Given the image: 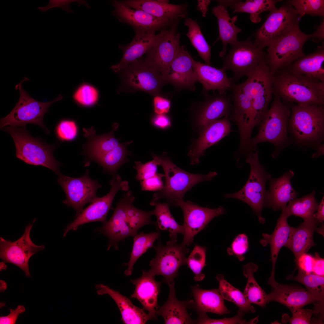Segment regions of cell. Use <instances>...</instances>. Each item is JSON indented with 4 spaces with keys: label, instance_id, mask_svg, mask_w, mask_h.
<instances>
[{
    "label": "cell",
    "instance_id": "cell-55",
    "mask_svg": "<svg viewBox=\"0 0 324 324\" xmlns=\"http://www.w3.org/2000/svg\"><path fill=\"white\" fill-rule=\"evenodd\" d=\"M164 176V174L158 173L152 177L140 182L141 190L157 191L161 190L164 186L162 178Z\"/></svg>",
    "mask_w": 324,
    "mask_h": 324
},
{
    "label": "cell",
    "instance_id": "cell-30",
    "mask_svg": "<svg viewBox=\"0 0 324 324\" xmlns=\"http://www.w3.org/2000/svg\"><path fill=\"white\" fill-rule=\"evenodd\" d=\"M193 67L197 81L206 91L217 90L220 94L226 93L233 84L232 78L228 76L222 68L213 67L194 59Z\"/></svg>",
    "mask_w": 324,
    "mask_h": 324
},
{
    "label": "cell",
    "instance_id": "cell-38",
    "mask_svg": "<svg viewBox=\"0 0 324 324\" xmlns=\"http://www.w3.org/2000/svg\"><path fill=\"white\" fill-rule=\"evenodd\" d=\"M281 0H247L244 2L238 0H219V4L225 7L230 6L233 9V13L244 12L250 14V20L257 23L261 20L260 15L262 12L271 11L276 8V3Z\"/></svg>",
    "mask_w": 324,
    "mask_h": 324
},
{
    "label": "cell",
    "instance_id": "cell-28",
    "mask_svg": "<svg viewBox=\"0 0 324 324\" xmlns=\"http://www.w3.org/2000/svg\"><path fill=\"white\" fill-rule=\"evenodd\" d=\"M154 277L148 271H143L140 278L130 280L135 286L130 297L137 299L153 319L157 318L156 312L159 307L158 299L160 287V282L157 281Z\"/></svg>",
    "mask_w": 324,
    "mask_h": 324
},
{
    "label": "cell",
    "instance_id": "cell-59",
    "mask_svg": "<svg viewBox=\"0 0 324 324\" xmlns=\"http://www.w3.org/2000/svg\"><path fill=\"white\" fill-rule=\"evenodd\" d=\"M151 122L154 126L162 129L168 128L171 124L170 118L166 114H156L152 118Z\"/></svg>",
    "mask_w": 324,
    "mask_h": 324
},
{
    "label": "cell",
    "instance_id": "cell-7",
    "mask_svg": "<svg viewBox=\"0 0 324 324\" xmlns=\"http://www.w3.org/2000/svg\"><path fill=\"white\" fill-rule=\"evenodd\" d=\"M272 103L259 125L257 135L251 139L252 151L256 149L257 144L263 142H269L274 146L272 154L274 158L278 155L279 151L284 147L289 140L287 126L291 116V108L275 94Z\"/></svg>",
    "mask_w": 324,
    "mask_h": 324
},
{
    "label": "cell",
    "instance_id": "cell-50",
    "mask_svg": "<svg viewBox=\"0 0 324 324\" xmlns=\"http://www.w3.org/2000/svg\"><path fill=\"white\" fill-rule=\"evenodd\" d=\"M78 127L76 122L71 119H64L57 124L55 130L57 138L62 142H71L78 134Z\"/></svg>",
    "mask_w": 324,
    "mask_h": 324
},
{
    "label": "cell",
    "instance_id": "cell-9",
    "mask_svg": "<svg viewBox=\"0 0 324 324\" xmlns=\"http://www.w3.org/2000/svg\"><path fill=\"white\" fill-rule=\"evenodd\" d=\"M314 38L321 39L319 29L307 34L302 32L298 26L270 44L267 49L266 62L271 75L288 68L296 60L305 56L303 50L304 44L307 40Z\"/></svg>",
    "mask_w": 324,
    "mask_h": 324
},
{
    "label": "cell",
    "instance_id": "cell-32",
    "mask_svg": "<svg viewBox=\"0 0 324 324\" xmlns=\"http://www.w3.org/2000/svg\"><path fill=\"white\" fill-rule=\"evenodd\" d=\"M95 288L98 295H108L114 300L120 310L121 320L124 323L145 324L148 321L153 319L143 308L141 309L134 305L129 298L119 292L101 284L96 285Z\"/></svg>",
    "mask_w": 324,
    "mask_h": 324
},
{
    "label": "cell",
    "instance_id": "cell-17",
    "mask_svg": "<svg viewBox=\"0 0 324 324\" xmlns=\"http://www.w3.org/2000/svg\"><path fill=\"white\" fill-rule=\"evenodd\" d=\"M36 219L25 227L23 235L12 242L0 238V257L6 262L12 263L20 268L26 276H30L28 261L30 257L38 251L44 250L45 245L34 244L30 237V232Z\"/></svg>",
    "mask_w": 324,
    "mask_h": 324
},
{
    "label": "cell",
    "instance_id": "cell-16",
    "mask_svg": "<svg viewBox=\"0 0 324 324\" xmlns=\"http://www.w3.org/2000/svg\"><path fill=\"white\" fill-rule=\"evenodd\" d=\"M178 22L174 23L169 29L160 31L147 54L145 62L160 74L169 68L181 49L180 34L177 32Z\"/></svg>",
    "mask_w": 324,
    "mask_h": 324
},
{
    "label": "cell",
    "instance_id": "cell-40",
    "mask_svg": "<svg viewBox=\"0 0 324 324\" xmlns=\"http://www.w3.org/2000/svg\"><path fill=\"white\" fill-rule=\"evenodd\" d=\"M150 204L155 207L152 212L157 218L155 225L156 229L159 231H168L170 240L177 241L178 234H184V227L183 225L178 224L173 218L170 211L169 205L166 202L162 203L158 202Z\"/></svg>",
    "mask_w": 324,
    "mask_h": 324
},
{
    "label": "cell",
    "instance_id": "cell-24",
    "mask_svg": "<svg viewBox=\"0 0 324 324\" xmlns=\"http://www.w3.org/2000/svg\"><path fill=\"white\" fill-rule=\"evenodd\" d=\"M135 35L128 45L121 44L118 48L123 52L120 61L112 65L111 68L115 73L122 71L130 64L139 59L144 54H147L154 45L158 37L155 32L134 30Z\"/></svg>",
    "mask_w": 324,
    "mask_h": 324
},
{
    "label": "cell",
    "instance_id": "cell-35",
    "mask_svg": "<svg viewBox=\"0 0 324 324\" xmlns=\"http://www.w3.org/2000/svg\"><path fill=\"white\" fill-rule=\"evenodd\" d=\"M318 223L314 218L304 220L298 227L293 228L290 238L285 246L293 252L296 260L315 245L313 235Z\"/></svg>",
    "mask_w": 324,
    "mask_h": 324
},
{
    "label": "cell",
    "instance_id": "cell-58",
    "mask_svg": "<svg viewBox=\"0 0 324 324\" xmlns=\"http://www.w3.org/2000/svg\"><path fill=\"white\" fill-rule=\"evenodd\" d=\"M153 105L155 114H166L169 112L171 104L169 99L158 94L154 97Z\"/></svg>",
    "mask_w": 324,
    "mask_h": 324
},
{
    "label": "cell",
    "instance_id": "cell-15",
    "mask_svg": "<svg viewBox=\"0 0 324 324\" xmlns=\"http://www.w3.org/2000/svg\"><path fill=\"white\" fill-rule=\"evenodd\" d=\"M57 182L66 196L63 202L73 208L76 216L82 211L86 204L91 203L98 197L97 191L102 187L97 180L90 177L88 171L80 177H72L62 174L58 176Z\"/></svg>",
    "mask_w": 324,
    "mask_h": 324
},
{
    "label": "cell",
    "instance_id": "cell-12",
    "mask_svg": "<svg viewBox=\"0 0 324 324\" xmlns=\"http://www.w3.org/2000/svg\"><path fill=\"white\" fill-rule=\"evenodd\" d=\"M231 49L223 59L222 68L231 70L233 80L250 76L257 66L266 60V53L256 45L250 38L238 41L232 45Z\"/></svg>",
    "mask_w": 324,
    "mask_h": 324
},
{
    "label": "cell",
    "instance_id": "cell-36",
    "mask_svg": "<svg viewBox=\"0 0 324 324\" xmlns=\"http://www.w3.org/2000/svg\"><path fill=\"white\" fill-rule=\"evenodd\" d=\"M324 50L322 46L316 51L297 59L288 67L292 72L324 82Z\"/></svg>",
    "mask_w": 324,
    "mask_h": 324
},
{
    "label": "cell",
    "instance_id": "cell-49",
    "mask_svg": "<svg viewBox=\"0 0 324 324\" xmlns=\"http://www.w3.org/2000/svg\"><path fill=\"white\" fill-rule=\"evenodd\" d=\"M288 3L294 7L300 19L306 14L324 17L323 0H291Z\"/></svg>",
    "mask_w": 324,
    "mask_h": 324
},
{
    "label": "cell",
    "instance_id": "cell-43",
    "mask_svg": "<svg viewBox=\"0 0 324 324\" xmlns=\"http://www.w3.org/2000/svg\"><path fill=\"white\" fill-rule=\"evenodd\" d=\"M216 278L219 282V292L224 299L233 302L244 313L255 312L244 293L226 280L223 274H218Z\"/></svg>",
    "mask_w": 324,
    "mask_h": 324
},
{
    "label": "cell",
    "instance_id": "cell-10",
    "mask_svg": "<svg viewBox=\"0 0 324 324\" xmlns=\"http://www.w3.org/2000/svg\"><path fill=\"white\" fill-rule=\"evenodd\" d=\"M28 80H29L24 77L23 80L15 86V89L19 91V99L9 113L0 118V129L8 125L22 127L31 123L40 126L47 134H49L50 132L44 123V116L49 112L50 106L55 102L62 100L63 97L60 94L56 99L50 101L42 102L37 100L31 97L22 86V83Z\"/></svg>",
    "mask_w": 324,
    "mask_h": 324
},
{
    "label": "cell",
    "instance_id": "cell-63",
    "mask_svg": "<svg viewBox=\"0 0 324 324\" xmlns=\"http://www.w3.org/2000/svg\"><path fill=\"white\" fill-rule=\"evenodd\" d=\"M197 8L202 13V15L205 16L207 11V7L210 0H198Z\"/></svg>",
    "mask_w": 324,
    "mask_h": 324
},
{
    "label": "cell",
    "instance_id": "cell-47",
    "mask_svg": "<svg viewBox=\"0 0 324 324\" xmlns=\"http://www.w3.org/2000/svg\"><path fill=\"white\" fill-rule=\"evenodd\" d=\"M100 94L97 88L92 85L83 82L75 89L72 94L74 101L79 106L84 108H90L97 104Z\"/></svg>",
    "mask_w": 324,
    "mask_h": 324
},
{
    "label": "cell",
    "instance_id": "cell-31",
    "mask_svg": "<svg viewBox=\"0 0 324 324\" xmlns=\"http://www.w3.org/2000/svg\"><path fill=\"white\" fill-rule=\"evenodd\" d=\"M191 289L194 300H189L188 308L193 309L198 316L207 312L221 315L230 313L218 289L204 290L197 284L192 286Z\"/></svg>",
    "mask_w": 324,
    "mask_h": 324
},
{
    "label": "cell",
    "instance_id": "cell-18",
    "mask_svg": "<svg viewBox=\"0 0 324 324\" xmlns=\"http://www.w3.org/2000/svg\"><path fill=\"white\" fill-rule=\"evenodd\" d=\"M177 206L182 209L183 213L184 233L182 243L186 246L192 243L195 236L205 228L213 218L225 212L221 206L211 209L183 200L178 202Z\"/></svg>",
    "mask_w": 324,
    "mask_h": 324
},
{
    "label": "cell",
    "instance_id": "cell-3",
    "mask_svg": "<svg viewBox=\"0 0 324 324\" xmlns=\"http://www.w3.org/2000/svg\"><path fill=\"white\" fill-rule=\"evenodd\" d=\"M273 76L274 94L284 103L324 104V82L284 69Z\"/></svg>",
    "mask_w": 324,
    "mask_h": 324
},
{
    "label": "cell",
    "instance_id": "cell-5",
    "mask_svg": "<svg viewBox=\"0 0 324 324\" xmlns=\"http://www.w3.org/2000/svg\"><path fill=\"white\" fill-rule=\"evenodd\" d=\"M291 112L288 125L295 140L305 146L321 144L324 139V105L294 104Z\"/></svg>",
    "mask_w": 324,
    "mask_h": 324
},
{
    "label": "cell",
    "instance_id": "cell-64",
    "mask_svg": "<svg viewBox=\"0 0 324 324\" xmlns=\"http://www.w3.org/2000/svg\"><path fill=\"white\" fill-rule=\"evenodd\" d=\"M316 153L313 154L312 158H317L320 156L324 154V144H320L316 146Z\"/></svg>",
    "mask_w": 324,
    "mask_h": 324
},
{
    "label": "cell",
    "instance_id": "cell-57",
    "mask_svg": "<svg viewBox=\"0 0 324 324\" xmlns=\"http://www.w3.org/2000/svg\"><path fill=\"white\" fill-rule=\"evenodd\" d=\"M314 257L307 253L301 255L296 260L298 270L306 273H313Z\"/></svg>",
    "mask_w": 324,
    "mask_h": 324
},
{
    "label": "cell",
    "instance_id": "cell-45",
    "mask_svg": "<svg viewBox=\"0 0 324 324\" xmlns=\"http://www.w3.org/2000/svg\"><path fill=\"white\" fill-rule=\"evenodd\" d=\"M184 25L188 28L186 34L192 45L197 51L205 64L211 65V46L208 44L198 23L190 18H187Z\"/></svg>",
    "mask_w": 324,
    "mask_h": 324
},
{
    "label": "cell",
    "instance_id": "cell-60",
    "mask_svg": "<svg viewBox=\"0 0 324 324\" xmlns=\"http://www.w3.org/2000/svg\"><path fill=\"white\" fill-rule=\"evenodd\" d=\"M10 314L5 316L0 317V324H14L19 314L24 312L25 308L23 306L19 305L15 310L10 309Z\"/></svg>",
    "mask_w": 324,
    "mask_h": 324
},
{
    "label": "cell",
    "instance_id": "cell-4",
    "mask_svg": "<svg viewBox=\"0 0 324 324\" xmlns=\"http://www.w3.org/2000/svg\"><path fill=\"white\" fill-rule=\"evenodd\" d=\"M26 127L9 126L2 129L8 132L12 137L16 157L28 164L46 167L58 176L61 174L59 166L62 164L53 155L58 143L49 144L39 138L33 137Z\"/></svg>",
    "mask_w": 324,
    "mask_h": 324
},
{
    "label": "cell",
    "instance_id": "cell-6",
    "mask_svg": "<svg viewBox=\"0 0 324 324\" xmlns=\"http://www.w3.org/2000/svg\"><path fill=\"white\" fill-rule=\"evenodd\" d=\"M159 165L162 167L164 173L165 183L163 188L153 195L150 203L166 200L169 205L176 206L183 200L185 194L196 184L204 181L211 180L217 175L215 172H211L206 175L195 174L187 172L178 167L168 157L158 156Z\"/></svg>",
    "mask_w": 324,
    "mask_h": 324
},
{
    "label": "cell",
    "instance_id": "cell-23",
    "mask_svg": "<svg viewBox=\"0 0 324 324\" xmlns=\"http://www.w3.org/2000/svg\"><path fill=\"white\" fill-rule=\"evenodd\" d=\"M121 2L127 6L142 10L158 18L172 22L186 18L188 14L186 4H171L166 0H125Z\"/></svg>",
    "mask_w": 324,
    "mask_h": 324
},
{
    "label": "cell",
    "instance_id": "cell-33",
    "mask_svg": "<svg viewBox=\"0 0 324 324\" xmlns=\"http://www.w3.org/2000/svg\"><path fill=\"white\" fill-rule=\"evenodd\" d=\"M294 174L293 171L290 170L279 178L269 180L267 206L274 211L285 208L288 202L296 199L298 195L291 182V179Z\"/></svg>",
    "mask_w": 324,
    "mask_h": 324
},
{
    "label": "cell",
    "instance_id": "cell-29",
    "mask_svg": "<svg viewBox=\"0 0 324 324\" xmlns=\"http://www.w3.org/2000/svg\"><path fill=\"white\" fill-rule=\"evenodd\" d=\"M206 95L196 119L197 125L201 128L217 120L229 118L232 110L230 95L218 93Z\"/></svg>",
    "mask_w": 324,
    "mask_h": 324
},
{
    "label": "cell",
    "instance_id": "cell-1",
    "mask_svg": "<svg viewBox=\"0 0 324 324\" xmlns=\"http://www.w3.org/2000/svg\"><path fill=\"white\" fill-rule=\"evenodd\" d=\"M247 77L230 90L232 107L229 117L237 124L240 145L244 147L250 144L252 130L267 113L274 94L273 76L266 60Z\"/></svg>",
    "mask_w": 324,
    "mask_h": 324
},
{
    "label": "cell",
    "instance_id": "cell-20",
    "mask_svg": "<svg viewBox=\"0 0 324 324\" xmlns=\"http://www.w3.org/2000/svg\"><path fill=\"white\" fill-rule=\"evenodd\" d=\"M110 2L114 8L112 11V15L120 22L132 26L134 30L155 32L165 29L176 22L158 18L142 10L129 8L120 0H111Z\"/></svg>",
    "mask_w": 324,
    "mask_h": 324
},
{
    "label": "cell",
    "instance_id": "cell-13",
    "mask_svg": "<svg viewBox=\"0 0 324 324\" xmlns=\"http://www.w3.org/2000/svg\"><path fill=\"white\" fill-rule=\"evenodd\" d=\"M176 242L170 240L164 245L159 240L157 246L153 247L156 251L155 256L149 264V273L154 277L163 276L168 285L174 282L179 268L186 265V256L189 252L186 245L183 243L178 244Z\"/></svg>",
    "mask_w": 324,
    "mask_h": 324
},
{
    "label": "cell",
    "instance_id": "cell-42",
    "mask_svg": "<svg viewBox=\"0 0 324 324\" xmlns=\"http://www.w3.org/2000/svg\"><path fill=\"white\" fill-rule=\"evenodd\" d=\"M319 205L316 200L315 192L313 190L309 194L289 202L285 210L288 217L294 215L306 220L314 218Z\"/></svg>",
    "mask_w": 324,
    "mask_h": 324
},
{
    "label": "cell",
    "instance_id": "cell-41",
    "mask_svg": "<svg viewBox=\"0 0 324 324\" xmlns=\"http://www.w3.org/2000/svg\"><path fill=\"white\" fill-rule=\"evenodd\" d=\"M258 268V266L252 262L244 266L243 273L247 278V281L243 293L250 304L264 307L268 303V294L260 286L254 278V273Z\"/></svg>",
    "mask_w": 324,
    "mask_h": 324
},
{
    "label": "cell",
    "instance_id": "cell-61",
    "mask_svg": "<svg viewBox=\"0 0 324 324\" xmlns=\"http://www.w3.org/2000/svg\"><path fill=\"white\" fill-rule=\"evenodd\" d=\"M313 273L321 276L324 275V260L318 253H315Z\"/></svg>",
    "mask_w": 324,
    "mask_h": 324
},
{
    "label": "cell",
    "instance_id": "cell-19",
    "mask_svg": "<svg viewBox=\"0 0 324 324\" xmlns=\"http://www.w3.org/2000/svg\"><path fill=\"white\" fill-rule=\"evenodd\" d=\"M122 71L124 81L129 87L154 96L159 94L165 84L160 74L141 60L130 64Z\"/></svg>",
    "mask_w": 324,
    "mask_h": 324
},
{
    "label": "cell",
    "instance_id": "cell-44",
    "mask_svg": "<svg viewBox=\"0 0 324 324\" xmlns=\"http://www.w3.org/2000/svg\"><path fill=\"white\" fill-rule=\"evenodd\" d=\"M160 236V233L158 231L149 233L142 232L136 234L134 236L133 248L127 264L128 268L124 271L126 276L131 274L136 261L149 248L153 247L155 241Z\"/></svg>",
    "mask_w": 324,
    "mask_h": 324
},
{
    "label": "cell",
    "instance_id": "cell-22",
    "mask_svg": "<svg viewBox=\"0 0 324 324\" xmlns=\"http://www.w3.org/2000/svg\"><path fill=\"white\" fill-rule=\"evenodd\" d=\"M231 131L229 118L215 120L201 128L200 136L188 153L192 165L198 164L205 151L217 143Z\"/></svg>",
    "mask_w": 324,
    "mask_h": 324
},
{
    "label": "cell",
    "instance_id": "cell-54",
    "mask_svg": "<svg viewBox=\"0 0 324 324\" xmlns=\"http://www.w3.org/2000/svg\"><path fill=\"white\" fill-rule=\"evenodd\" d=\"M73 2H76L79 6L83 4L88 8H91L87 1L84 0H50L47 5L44 7H38V8L41 12H45L48 9L58 7L66 12L72 13L74 11L70 8V6Z\"/></svg>",
    "mask_w": 324,
    "mask_h": 324
},
{
    "label": "cell",
    "instance_id": "cell-27",
    "mask_svg": "<svg viewBox=\"0 0 324 324\" xmlns=\"http://www.w3.org/2000/svg\"><path fill=\"white\" fill-rule=\"evenodd\" d=\"M275 301L288 308L292 313L297 310L310 304H314L313 310L317 307L315 298L308 290L300 287L279 284L268 294V302Z\"/></svg>",
    "mask_w": 324,
    "mask_h": 324
},
{
    "label": "cell",
    "instance_id": "cell-51",
    "mask_svg": "<svg viewBox=\"0 0 324 324\" xmlns=\"http://www.w3.org/2000/svg\"><path fill=\"white\" fill-rule=\"evenodd\" d=\"M152 160L143 164L140 161L135 162L134 168L137 171L136 180L142 181L155 175L157 172V166L159 165L158 156L152 154Z\"/></svg>",
    "mask_w": 324,
    "mask_h": 324
},
{
    "label": "cell",
    "instance_id": "cell-21",
    "mask_svg": "<svg viewBox=\"0 0 324 324\" xmlns=\"http://www.w3.org/2000/svg\"><path fill=\"white\" fill-rule=\"evenodd\" d=\"M194 60L185 47L182 46L169 68L161 74L165 83H171L179 89L194 91L197 80L193 69Z\"/></svg>",
    "mask_w": 324,
    "mask_h": 324
},
{
    "label": "cell",
    "instance_id": "cell-14",
    "mask_svg": "<svg viewBox=\"0 0 324 324\" xmlns=\"http://www.w3.org/2000/svg\"><path fill=\"white\" fill-rule=\"evenodd\" d=\"M111 189L109 193L101 197H98L77 216L74 221L65 229L63 237L70 230H76L78 226L87 223L99 221L104 224L107 222L106 217L117 193L119 190L127 191L129 187L128 182L123 180L116 174L110 181Z\"/></svg>",
    "mask_w": 324,
    "mask_h": 324
},
{
    "label": "cell",
    "instance_id": "cell-52",
    "mask_svg": "<svg viewBox=\"0 0 324 324\" xmlns=\"http://www.w3.org/2000/svg\"><path fill=\"white\" fill-rule=\"evenodd\" d=\"M244 313L238 310L236 315L234 317L215 319L209 318L206 314L198 316L196 320L197 324H254L258 320V317L247 321L243 318Z\"/></svg>",
    "mask_w": 324,
    "mask_h": 324
},
{
    "label": "cell",
    "instance_id": "cell-53",
    "mask_svg": "<svg viewBox=\"0 0 324 324\" xmlns=\"http://www.w3.org/2000/svg\"><path fill=\"white\" fill-rule=\"evenodd\" d=\"M249 247L247 236L244 233L240 234L234 239L227 251L229 255H234L242 261L244 259V255L248 252Z\"/></svg>",
    "mask_w": 324,
    "mask_h": 324
},
{
    "label": "cell",
    "instance_id": "cell-34",
    "mask_svg": "<svg viewBox=\"0 0 324 324\" xmlns=\"http://www.w3.org/2000/svg\"><path fill=\"white\" fill-rule=\"evenodd\" d=\"M175 282L168 285L170 292L167 301L156 310V316L163 318L165 324H194L196 320H193L188 314L187 308L189 300H178L176 296Z\"/></svg>",
    "mask_w": 324,
    "mask_h": 324
},
{
    "label": "cell",
    "instance_id": "cell-25",
    "mask_svg": "<svg viewBox=\"0 0 324 324\" xmlns=\"http://www.w3.org/2000/svg\"><path fill=\"white\" fill-rule=\"evenodd\" d=\"M118 126L117 123H115L111 131L101 135H97L93 127L88 129H83L84 136L87 138L86 142L82 145V153L86 157V166L92 161L96 162L101 157L120 144L114 135Z\"/></svg>",
    "mask_w": 324,
    "mask_h": 324
},
{
    "label": "cell",
    "instance_id": "cell-48",
    "mask_svg": "<svg viewBox=\"0 0 324 324\" xmlns=\"http://www.w3.org/2000/svg\"><path fill=\"white\" fill-rule=\"evenodd\" d=\"M206 247L196 244L190 255L187 258L186 265L194 273L195 281H201L205 278L202 270L206 265Z\"/></svg>",
    "mask_w": 324,
    "mask_h": 324
},
{
    "label": "cell",
    "instance_id": "cell-37",
    "mask_svg": "<svg viewBox=\"0 0 324 324\" xmlns=\"http://www.w3.org/2000/svg\"><path fill=\"white\" fill-rule=\"evenodd\" d=\"M212 12L218 21L219 38L223 45L219 56L223 57L225 55L227 45L230 44L232 45L238 41L237 35L242 29L235 24L237 20V16L230 17L225 6L219 4L213 8Z\"/></svg>",
    "mask_w": 324,
    "mask_h": 324
},
{
    "label": "cell",
    "instance_id": "cell-2",
    "mask_svg": "<svg viewBox=\"0 0 324 324\" xmlns=\"http://www.w3.org/2000/svg\"><path fill=\"white\" fill-rule=\"evenodd\" d=\"M135 197L131 191L124 193L117 204L110 220L97 231L109 239V250L113 247L117 250L118 243L128 237L134 236L142 227L149 224L155 225L151 216L152 211L146 212L136 208L133 205Z\"/></svg>",
    "mask_w": 324,
    "mask_h": 324
},
{
    "label": "cell",
    "instance_id": "cell-26",
    "mask_svg": "<svg viewBox=\"0 0 324 324\" xmlns=\"http://www.w3.org/2000/svg\"><path fill=\"white\" fill-rule=\"evenodd\" d=\"M285 208L282 210L281 214L277 220L272 233L271 234L263 233V238L260 241L263 246L269 244L270 246L272 268L268 284L272 288L276 287L278 284L275 281L274 277L275 264L278 254L282 247L285 246L289 242L293 229V227H291L288 223L287 219L288 217L285 212Z\"/></svg>",
    "mask_w": 324,
    "mask_h": 324
},
{
    "label": "cell",
    "instance_id": "cell-11",
    "mask_svg": "<svg viewBox=\"0 0 324 324\" xmlns=\"http://www.w3.org/2000/svg\"><path fill=\"white\" fill-rule=\"evenodd\" d=\"M299 16L289 3L270 11L268 17L257 30L254 43L262 48L282 37L298 26Z\"/></svg>",
    "mask_w": 324,
    "mask_h": 324
},
{
    "label": "cell",
    "instance_id": "cell-56",
    "mask_svg": "<svg viewBox=\"0 0 324 324\" xmlns=\"http://www.w3.org/2000/svg\"><path fill=\"white\" fill-rule=\"evenodd\" d=\"M290 318L287 320L291 324L311 323V318L313 314V310L310 309L300 308L292 313Z\"/></svg>",
    "mask_w": 324,
    "mask_h": 324
},
{
    "label": "cell",
    "instance_id": "cell-46",
    "mask_svg": "<svg viewBox=\"0 0 324 324\" xmlns=\"http://www.w3.org/2000/svg\"><path fill=\"white\" fill-rule=\"evenodd\" d=\"M127 153L124 144L120 143L99 158L96 162L113 176L116 174L118 169L127 161Z\"/></svg>",
    "mask_w": 324,
    "mask_h": 324
},
{
    "label": "cell",
    "instance_id": "cell-39",
    "mask_svg": "<svg viewBox=\"0 0 324 324\" xmlns=\"http://www.w3.org/2000/svg\"><path fill=\"white\" fill-rule=\"evenodd\" d=\"M296 276L290 275L286 277L287 280H292L297 281L304 285L306 290L316 298L317 302L316 308L313 310L315 315L324 314V277L313 273H306L298 270Z\"/></svg>",
    "mask_w": 324,
    "mask_h": 324
},
{
    "label": "cell",
    "instance_id": "cell-62",
    "mask_svg": "<svg viewBox=\"0 0 324 324\" xmlns=\"http://www.w3.org/2000/svg\"><path fill=\"white\" fill-rule=\"evenodd\" d=\"M317 211V212L314 214V217L319 222L322 223L324 220V196L319 205Z\"/></svg>",
    "mask_w": 324,
    "mask_h": 324
},
{
    "label": "cell",
    "instance_id": "cell-8",
    "mask_svg": "<svg viewBox=\"0 0 324 324\" xmlns=\"http://www.w3.org/2000/svg\"><path fill=\"white\" fill-rule=\"evenodd\" d=\"M257 149L246 155L245 161L250 166L248 179L244 186L238 191L226 194L227 198L240 200L248 205L258 217L259 221L263 223L265 220L261 215L263 207L267 205V191L266 189L267 181L271 176L260 164Z\"/></svg>",
    "mask_w": 324,
    "mask_h": 324
}]
</instances>
